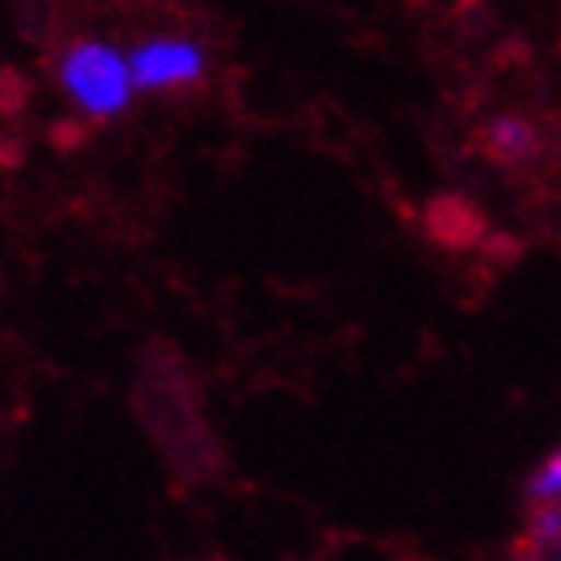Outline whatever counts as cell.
Returning a JSON list of instances; mask_svg holds the SVG:
<instances>
[{
	"instance_id": "1",
	"label": "cell",
	"mask_w": 561,
	"mask_h": 561,
	"mask_svg": "<svg viewBox=\"0 0 561 561\" xmlns=\"http://www.w3.org/2000/svg\"><path fill=\"white\" fill-rule=\"evenodd\" d=\"M57 77L60 89L96 121L117 117L133 101L129 60L108 41H77V45H69L57 65Z\"/></svg>"
},
{
	"instance_id": "2",
	"label": "cell",
	"mask_w": 561,
	"mask_h": 561,
	"mask_svg": "<svg viewBox=\"0 0 561 561\" xmlns=\"http://www.w3.org/2000/svg\"><path fill=\"white\" fill-rule=\"evenodd\" d=\"M129 81L140 93L197 84L205 77V48L188 36H152L129 53Z\"/></svg>"
},
{
	"instance_id": "3",
	"label": "cell",
	"mask_w": 561,
	"mask_h": 561,
	"mask_svg": "<svg viewBox=\"0 0 561 561\" xmlns=\"http://www.w3.org/2000/svg\"><path fill=\"white\" fill-rule=\"evenodd\" d=\"M485 137H490V152L502 157V161H522V157H529V152H534V140H538L526 121H517V117H497Z\"/></svg>"
},
{
	"instance_id": "4",
	"label": "cell",
	"mask_w": 561,
	"mask_h": 561,
	"mask_svg": "<svg viewBox=\"0 0 561 561\" xmlns=\"http://www.w3.org/2000/svg\"><path fill=\"white\" fill-rule=\"evenodd\" d=\"M529 493L538 497L541 505H558V493H561V454L553 449L546 461H541V469L529 478Z\"/></svg>"
},
{
	"instance_id": "5",
	"label": "cell",
	"mask_w": 561,
	"mask_h": 561,
	"mask_svg": "<svg viewBox=\"0 0 561 561\" xmlns=\"http://www.w3.org/2000/svg\"><path fill=\"white\" fill-rule=\"evenodd\" d=\"M534 538H538L541 546H558V538H561L558 505H541L538 510V517H534Z\"/></svg>"
}]
</instances>
